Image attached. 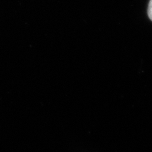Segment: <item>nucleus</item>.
I'll return each instance as SVG.
<instances>
[{
    "instance_id": "1",
    "label": "nucleus",
    "mask_w": 152,
    "mask_h": 152,
    "mask_svg": "<svg viewBox=\"0 0 152 152\" xmlns=\"http://www.w3.org/2000/svg\"><path fill=\"white\" fill-rule=\"evenodd\" d=\"M148 15L149 19L152 21V0H150L148 8Z\"/></svg>"
}]
</instances>
